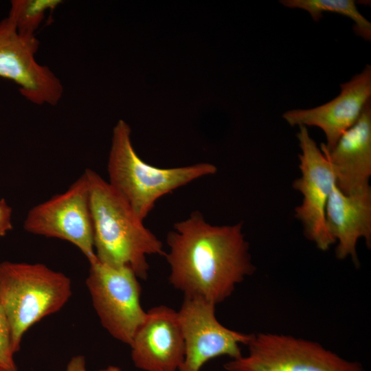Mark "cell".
<instances>
[{
    "label": "cell",
    "instance_id": "obj_12",
    "mask_svg": "<svg viewBox=\"0 0 371 371\" xmlns=\"http://www.w3.org/2000/svg\"><path fill=\"white\" fill-rule=\"evenodd\" d=\"M129 346L132 361L138 369L179 371L185 344L178 312L165 305L149 309Z\"/></svg>",
    "mask_w": 371,
    "mask_h": 371
},
{
    "label": "cell",
    "instance_id": "obj_7",
    "mask_svg": "<svg viewBox=\"0 0 371 371\" xmlns=\"http://www.w3.org/2000/svg\"><path fill=\"white\" fill-rule=\"evenodd\" d=\"M23 227L32 234L69 242L89 264L95 262L86 171L66 191L32 207L26 215Z\"/></svg>",
    "mask_w": 371,
    "mask_h": 371
},
{
    "label": "cell",
    "instance_id": "obj_13",
    "mask_svg": "<svg viewBox=\"0 0 371 371\" xmlns=\"http://www.w3.org/2000/svg\"><path fill=\"white\" fill-rule=\"evenodd\" d=\"M327 230L337 244L336 257L350 258L358 266L357 245L363 238L371 246V188L370 186L350 194L333 187L326 208Z\"/></svg>",
    "mask_w": 371,
    "mask_h": 371
},
{
    "label": "cell",
    "instance_id": "obj_15",
    "mask_svg": "<svg viewBox=\"0 0 371 371\" xmlns=\"http://www.w3.org/2000/svg\"><path fill=\"white\" fill-rule=\"evenodd\" d=\"M285 7L306 11L313 21H319L324 12H333L350 18L354 32L367 41L371 40V23L359 11L353 0H281Z\"/></svg>",
    "mask_w": 371,
    "mask_h": 371
},
{
    "label": "cell",
    "instance_id": "obj_3",
    "mask_svg": "<svg viewBox=\"0 0 371 371\" xmlns=\"http://www.w3.org/2000/svg\"><path fill=\"white\" fill-rule=\"evenodd\" d=\"M129 125L120 120L113 129L107 162L108 183L144 221L163 196L217 168L203 162L177 168H159L144 161L133 148Z\"/></svg>",
    "mask_w": 371,
    "mask_h": 371
},
{
    "label": "cell",
    "instance_id": "obj_20",
    "mask_svg": "<svg viewBox=\"0 0 371 371\" xmlns=\"http://www.w3.org/2000/svg\"><path fill=\"white\" fill-rule=\"evenodd\" d=\"M97 371H124L120 368L114 366H109L105 368H102L100 370H98Z\"/></svg>",
    "mask_w": 371,
    "mask_h": 371
},
{
    "label": "cell",
    "instance_id": "obj_16",
    "mask_svg": "<svg viewBox=\"0 0 371 371\" xmlns=\"http://www.w3.org/2000/svg\"><path fill=\"white\" fill-rule=\"evenodd\" d=\"M62 3L60 0H14L11 1L8 17L19 33L35 35L47 11L54 10Z\"/></svg>",
    "mask_w": 371,
    "mask_h": 371
},
{
    "label": "cell",
    "instance_id": "obj_6",
    "mask_svg": "<svg viewBox=\"0 0 371 371\" xmlns=\"http://www.w3.org/2000/svg\"><path fill=\"white\" fill-rule=\"evenodd\" d=\"M89 265L86 284L100 324L113 338L129 346L146 315L139 278L128 267H112L98 260Z\"/></svg>",
    "mask_w": 371,
    "mask_h": 371
},
{
    "label": "cell",
    "instance_id": "obj_11",
    "mask_svg": "<svg viewBox=\"0 0 371 371\" xmlns=\"http://www.w3.org/2000/svg\"><path fill=\"white\" fill-rule=\"evenodd\" d=\"M371 100V66L366 65L350 80L340 85V93L329 102L311 109H292L282 118L291 126H315L324 133L326 143L321 146L332 150L342 135L360 117Z\"/></svg>",
    "mask_w": 371,
    "mask_h": 371
},
{
    "label": "cell",
    "instance_id": "obj_14",
    "mask_svg": "<svg viewBox=\"0 0 371 371\" xmlns=\"http://www.w3.org/2000/svg\"><path fill=\"white\" fill-rule=\"evenodd\" d=\"M333 170L336 186L350 194L370 186L371 176V100L355 124L339 139L334 148L319 146Z\"/></svg>",
    "mask_w": 371,
    "mask_h": 371
},
{
    "label": "cell",
    "instance_id": "obj_5",
    "mask_svg": "<svg viewBox=\"0 0 371 371\" xmlns=\"http://www.w3.org/2000/svg\"><path fill=\"white\" fill-rule=\"evenodd\" d=\"M247 356L224 364L227 371H365L363 366L319 342L289 335L251 333Z\"/></svg>",
    "mask_w": 371,
    "mask_h": 371
},
{
    "label": "cell",
    "instance_id": "obj_18",
    "mask_svg": "<svg viewBox=\"0 0 371 371\" xmlns=\"http://www.w3.org/2000/svg\"><path fill=\"white\" fill-rule=\"evenodd\" d=\"M12 208L4 199H0V238L12 229Z\"/></svg>",
    "mask_w": 371,
    "mask_h": 371
},
{
    "label": "cell",
    "instance_id": "obj_21",
    "mask_svg": "<svg viewBox=\"0 0 371 371\" xmlns=\"http://www.w3.org/2000/svg\"><path fill=\"white\" fill-rule=\"evenodd\" d=\"M0 371H3V370H2L0 369Z\"/></svg>",
    "mask_w": 371,
    "mask_h": 371
},
{
    "label": "cell",
    "instance_id": "obj_10",
    "mask_svg": "<svg viewBox=\"0 0 371 371\" xmlns=\"http://www.w3.org/2000/svg\"><path fill=\"white\" fill-rule=\"evenodd\" d=\"M38 47L36 36L19 33L8 16L0 21V77L18 85L30 102L56 105L63 86L48 67L36 60Z\"/></svg>",
    "mask_w": 371,
    "mask_h": 371
},
{
    "label": "cell",
    "instance_id": "obj_9",
    "mask_svg": "<svg viewBox=\"0 0 371 371\" xmlns=\"http://www.w3.org/2000/svg\"><path fill=\"white\" fill-rule=\"evenodd\" d=\"M216 305L203 298L184 297L178 312L185 355L179 371H201L210 360L226 355L242 356L240 345H247L251 334L229 329L216 316Z\"/></svg>",
    "mask_w": 371,
    "mask_h": 371
},
{
    "label": "cell",
    "instance_id": "obj_17",
    "mask_svg": "<svg viewBox=\"0 0 371 371\" xmlns=\"http://www.w3.org/2000/svg\"><path fill=\"white\" fill-rule=\"evenodd\" d=\"M11 328L0 304V369L3 371H18L14 356Z\"/></svg>",
    "mask_w": 371,
    "mask_h": 371
},
{
    "label": "cell",
    "instance_id": "obj_19",
    "mask_svg": "<svg viewBox=\"0 0 371 371\" xmlns=\"http://www.w3.org/2000/svg\"><path fill=\"white\" fill-rule=\"evenodd\" d=\"M65 371H87L85 357L82 355L73 357L69 361Z\"/></svg>",
    "mask_w": 371,
    "mask_h": 371
},
{
    "label": "cell",
    "instance_id": "obj_2",
    "mask_svg": "<svg viewBox=\"0 0 371 371\" xmlns=\"http://www.w3.org/2000/svg\"><path fill=\"white\" fill-rule=\"evenodd\" d=\"M85 171L98 261L112 267H128L139 279L146 280L150 269L147 256L166 255L161 241L107 181L91 169Z\"/></svg>",
    "mask_w": 371,
    "mask_h": 371
},
{
    "label": "cell",
    "instance_id": "obj_4",
    "mask_svg": "<svg viewBox=\"0 0 371 371\" xmlns=\"http://www.w3.org/2000/svg\"><path fill=\"white\" fill-rule=\"evenodd\" d=\"M71 293L69 278L43 263H0V304L11 328L15 353L26 331L59 311Z\"/></svg>",
    "mask_w": 371,
    "mask_h": 371
},
{
    "label": "cell",
    "instance_id": "obj_8",
    "mask_svg": "<svg viewBox=\"0 0 371 371\" xmlns=\"http://www.w3.org/2000/svg\"><path fill=\"white\" fill-rule=\"evenodd\" d=\"M298 127L296 136L301 150L298 155L301 175L293 181V188L302 195V201L295 207V216L301 222L306 238L319 249L326 251L335 243L326 225V208L336 184L335 176L308 128Z\"/></svg>",
    "mask_w": 371,
    "mask_h": 371
},
{
    "label": "cell",
    "instance_id": "obj_1",
    "mask_svg": "<svg viewBox=\"0 0 371 371\" xmlns=\"http://www.w3.org/2000/svg\"><path fill=\"white\" fill-rule=\"evenodd\" d=\"M170 284L184 297L224 302L256 267L243 223L213 225L196 210L177 222L166 237Z\"/></svg>",
    "mask_w": 371,
    "mask_h": 371
}]
</instances>
